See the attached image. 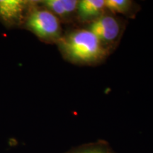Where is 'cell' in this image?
<instances>
[{
  "instance_id": "6da1fadb",
  "label": "cell",
  "mask_w": 153,
  "mask_h": 153,
  "mask_svg": "<svg viewBox=\"0 0 153 153\" xmlns=\"http://www.w3.org/2000/svg\"><path fill=\"white\" fill-rule=\"evenodd\" d=\"M57 45L63 58L76 65H97L110 55L87 28L64 32Z\"/></svg>"
},
{
  "instance_id": "52a82bcc",
  "label": "cell",
  "mask_w": 153,
  "mask_h": 153,
  "mask_svg": "<svg viewBox=\"0 0 153 153\" xmlns=\"http://www.w3.org/2000/svg\"><path fill=\"white\" fill-rule=\"evenodd\" d=\"M106 10L113 14H121L134 18L140 9L136 2L131 0H105Z\"/></svg>"
},
{
  "instance_id": "ba28073f",
  "label": "cell",
  "mask_w": 153,
  "mask_h": 153,
  "mask_svg": "<svg viewBox=\"0 0 153 153\" xmlns=\"http://www.w3.org/2000/svg\"><path fill=\"white\" fill-rule=\"evenodd\" d=\"M62 153H116L109 143L104 140L87 143L73 147Z\"/></svg>"
},
{
  "instance_id": "7a4b0ae2",
  "label": "cell",
  "mask_w": 153,
  "mask_h": 153,
  "mask_svg": "<svg viewBox=\"0 0 153 153\" xmlns=\"http://www.w3.org/2000/svg\"><path fill=\"white\" fill-rule=\"evenodd\" d=\"M21 28L31 32L45 43L57 44L64 33L60 21L38 1H33Z\"/></svg>"
},
{
  "instance_id": "3957f363",
  "label": "cell",
  "mask_w": 153,
  "mask_h": 153,
  "mask_svg": "<svg viewBox=\"0 0 153 153\" xmlns=\"http://www.w3.org/2000/svg\"><path fill=\"white\" fill-rule=\"evenodd\" d=\"M87 28L97 36L101 45L111 54L120 41L126 23L117 15L106 10L97 20L88 25Z\"/></svg>"
},
{
  "instance_id": "8992f818",
  "label": "cell",
  "mask_w": 153,
  "mask_h": 153,
  "mask_svg": "<svg viewBox=\"0 0 153 153\" xmlns=\"http://www.w3.org/2000/svg\"><path fill=\"white\" fill-rule=\"evenodd\" d=\"M106 11L105 0H81L78 1L76 21L90 24Z\"/></svg>"
},
{
  "instance_id": "5b68a950",
  "label": "cell",
  "mask_w": 153,
  "mask_h": 153,
  "mask_svg": "<svg viewBox=\"0 0 153 153\" xmlns=\"http://www.w3.org/2000/svg\"><path fill=\"white\" fill-rule=\"evenodd\" d=\"M76 0H41L38 4L52 12L61 23L69 24L76 20Z\"/></svg>"
},
{
  "instance_id": "277c9868",
  "label": "cell",
  "mask_w": 153,
  "mask_h": 153,
  "mask_svg": "<svg viewBox=\"0 0 153 153\" xmlns=\"http://www.w3.org/2000/svg\"><path fill=\"white\" fill-rule=\"evenodd\" d=\"M32 2V0H0V22L7 28H21Z\"/></svg>"
}]
</instances>
